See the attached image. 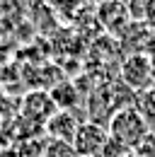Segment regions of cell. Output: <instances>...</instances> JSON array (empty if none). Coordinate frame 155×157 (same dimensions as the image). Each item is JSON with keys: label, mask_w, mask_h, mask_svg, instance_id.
<instances>
[{"label": "cell", "mask_w": 155, "mask_h": 157, "mask_svg": "<svg viewBox=\"0 0 155 157\" xmlns=\"http://www.w3.org/2000/svg\"><path fill=\"white\" fill-rule=\"evenodd\" d=\"M107 133L121 147L136 150L145 138L150 136V123L143 118V114L136 106H126V109H119L112 116V121L107 123Z\"/></svg>", "instance_id": "1"}, {"label": "cell", "mask_w": 155, "mask_h": 157, "mask_svg": "<svg viewBox=\"0 0 155 157\" xmlns=\"http://www.w3.org/2000/svg\"><path fill=\"white\" fill-rule=\"evenodd\" d=\"M119 80L129 90H133L136 94L150 90L153 87V58L148 53H129L121 60Z\"/></svg>", "instance_id": "2"}, {"label": "cell", "mask_w": 155, "mask_h": 157, "mask_svg": "<svg viewBox=\"0 0 155 157\" xmlns=\"http://www.w3.org/2000/svg\"><path fill=\"white\" fill-rule=\"evenodd\" d=\"M107 140H109L107 126H99L95 121H82L73 138V147L78 157H97L102 152V147L107 145Z\"/></svg>", "instance_id": "3"}, {"label": "cell", "mask_w": 155, "mask_h": 157, "mask_svg": "<svg viewBox=\"0 0 155 157\" xmlns=\"http://www.w3.org/2000/svg\"><path fill=\"white\" fill-rule=\"evenodd\" d=\"M97 22L109 34H114V39H119L131 27V15H129L126 2L124 0H109V2L97 5Z\"/></svg>", "instance_id": "4"}, {"label": "cell", "mask_w": 155, "mask_h": 157, "mask_svg": "<svg viewBox=\"0 0 155 157\" xmlns=\"http://www.w3.org/2000/svg\"><path fill=\"white\" fill-rule=\"evenodd\" d=\"M56 104L49 92H29L27 97L22 99V116L24 118H32L37 128H44L49 123V118L56 114Z\"/></svg>", "instance_id": "5"}, {"label": "cell", "mask_w": 155, "mask_h": 157, "mask_svg": "<svg viewBox=\"0 0 155 157\" xmlns=\"http://www.w3.org/2000/svg\"><path fill=\"white\" fill-rule=\"evenodd\" d=\"M80 123H82V121L78 118L75 111L58 109L56 114L49 118V123L44 126V131L49 133L51 140H63V143H70V145H73V138H75Z\"/></svg>", "instance_id": "6"}, {"label": "cell", "mask_w": 155, "mask_h": 157, "mask_svg": "<svg viewBox=\"0 0 155 157\" xmlns=\"http://www.w3.org/2000/svg\"><path fill=\"white\" fill-rule=\"evenodd\" d=\"M131 22L136 24H145V27H155V0H129L126 2Z\"/></svg>", "instance_id": "7"}, {"label": "cell", "mask_w": 155, "mask_h": 157, "mask_svg": "<svg viewBox=\"0 0 155 157\" xmlns=\"http://www.w3.org/2000/svg\"><path fill=\"white\" fill-rule=\"evenodd\" d=\"M133 106L143 114V118H145L148 123H155V87L145 90V92H138Z\"/></svg>", "instance_id": "8"}, {"label": "cell", "mask_w": 155, "mask_h": 157, "mask_svg": "<svg viewBox=\"0 0 155 157\" xmlns=\"http://www.w3.org/2000/svg\"><path fill=\"white\" fill-rule=\"evenodd\" d=\"M44 157H78L75 147L70 143H63V140H49L46 143V150Z\"/></svg>", "instance_id": "9"}, {"label": "cell", "mask_w": 155, "mask_h": 157, "mask_svg": "<svg viewBox=\"0 0 155 157\" xmlns=\"http://www.w3.org/2000/svg\"><path fill=\"white\" fill-rule=\"evenodd\" d=\"M124 157H138V155H136L133 150H129V152H126V155H124Z\"/></svg>", "instance_id": "10"}, {"label": "cell", "mask_w": 155, "mask_h": 157, "mask_svg": "<svg viewBox=\"0 0 155 157\" xmlns=\"http://www.w3.org/2000/svg\"><path fill=\"white\" fill-rule=\"evenodd\" d=\"M90 2H95V5H102V2H109V0H90Z\"/></svg>", "instance_id": "11"}, {"label": "cell", "mask_w": 155, "mask_h": 157, "mask_svg": "<svg viewBox=\"0 0 155 157\" xmlns=\"http://www.w3.org/2000/svg\"><path fill=\"white\" fill-rule=\"evenodd\" d=\"M153 87H155V58H153Z\"/></svg>", "instance_id": "12"}]
</instances>
